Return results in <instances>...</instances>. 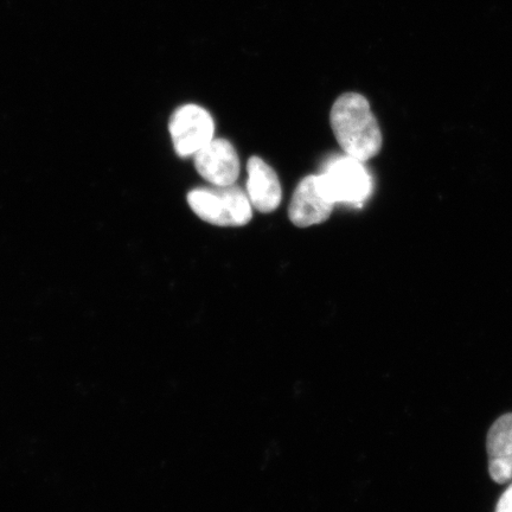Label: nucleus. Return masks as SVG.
Segmentation results:
<instances>
[{"label":"nucleus","mask_w":512,"mask_h":512,"mask_svg":"<svg viewBox=\"0 0 512 512\" xmlns=\"http://www.w3.org/2000/svg\"><path fill=\"white\" fill-rule=\"evenodd\" d=\"M331 128L345 155L367 162L379 155L382 133L363 95L347 93L336 100L330 114Z\"/></svg>","instance_id":"obj_1"},{"label":"nucleus","mask_w":512,"mask_h":512,"mask_svg":"<svg viewBox=\"0 0 512 512\" xmlns=\"http://www.w3.org/2000/svg\"><path fill=\"white\" fill-rule=\"evenodd\" d=\"M192 211L213 226L242 227L252 220V204L245 191L236 185L200 188L189 192Z\"/></svg>","instance_id":"obj_2"},{"label":"nucleus","mask_w":512,"mask_h":512,"mask_svg":"<svg viewBox=\"0 0 512 512\" xmlns=\"http://www.w3.org/2000/svg\"><path fill=\"white\" fill-rule=\"evenodd\" d=\"M317 183L330 201L362 207L373 189L371 177L361 160L348 155L331 159Z\"/></svg>","instance_id":"obj_3"},{"label":"nucleus","mask_w":512,"mask_h":512,"mask_svg":"<svg viewBox=\"0 0 512 512\" xmlns=\"http://www.w3.org/2000/svg\"><path fill=\"white\" fill-rule=\"evenodd\" d=\"M169 130L177 155L187 158L195 156L214 139L215 125L204 108L185 105L172 114Z\"/></svg>","instance_id":"obj_4"},{"label":"nucleus","mask_w":512,"mask_h":512,"mask_svg":"<svg viewBox=\"0 0 512 512\" xmlns=\"http://www.w3.org/2000/svg\"><path fill=\"white\" fill-rule=\"evenodd\" d=\"M194 157L198 174L213 185H233L240 175L238 152L226 139L211 140Z\"/></svg>","instance_id":"obj_5"},{"label":"nucleus","mask_w":512,"mask_h":512,"mask_svg":"<svg viewBox=\"0 0 512 512\" xmlns=\"http://www.w3.org/2000/svg\"><path fill=\"white\" fill-rule=\"evenodd\" d=\"M334 208L335 203L320 190L317 176H309L294 190L288 216L294 226L307 228L328 220Z\"/></svg>","instance_id":"obj_6"},{"label":"nucleus","mask_w":512,"mask_h":512,"mask_svg":"<svg viewBox=\"0 0 512 512\" xmlns=\"http://www.w3.org/2000/svg\"><path fill=\"white\" fill-rule=\"evenodd\" d=\"M249 202L260 213L270 214L281 203V185L275 171L264 160L252 157L247 164Z\"/></svg>","instance_id":"obj_7"},{"label":"nucleus","mask_w":512,"mask_h":512,"mask_svg":"<svg viewBox=\"0 0 512 512\" xmlns=\"http://www.w3.org/2000/svg\"><path fill=\"white\" fill-rule=\"evenodd\" d=\"M486 448L489 454V472L497 484L512 479V414H505L490 428Z\"/></svg>","instance_id":"obj_8"},{"label":"nucleus","mask_w":512,"mask_h":512,"mask_svg":"<svg viewBox=\"0 0 512 512\" xmlns=\"http://www.w3.org/2000/svg\"><path fill=\"white\" fill-rule=\"evenodd\" d=\"M496 512H512V484L499 499Z\"/></svg>","instance_id":"obj_9"}]
</instances>
